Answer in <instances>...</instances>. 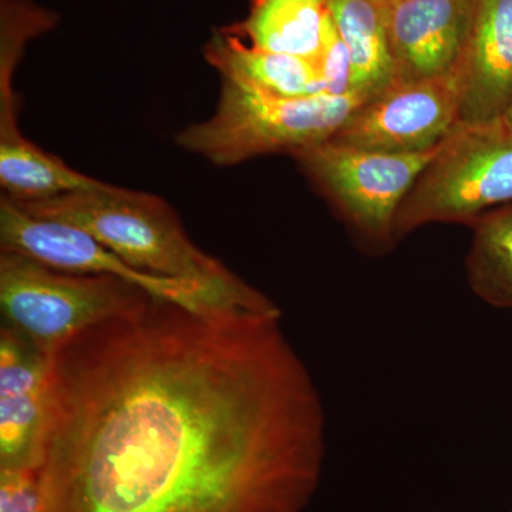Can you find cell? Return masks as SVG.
I'll return each instance as SVG.
<instances>
[{"mask_svg": "<svg viewBox=\"0 0 512 512\" xmlns=\"http://www.w3.org/2000/svg\"><path fill=\"white\" fill-rule=\"evenodd\" d=\"M45 512H305L326 417L281 312L150 296L56 350Z\"/></svg>", "mask_w": 512, "mask_h": 512, "instance_id": "obj_1", "label": "cell"}, {"mask_svg": "<svg viewBox=\"0 0 512 512\" xmlns=\"http://www.w3.org/2000/svg\"><path fill=\"white\" fill-rule=\"evenodd\" d=\"M23 211L72 225L144 274L204 286L256 303L271 301L202 251L170 202L150 192L103 183L50 200L19 204Z\"/></svg>", "mask_w": 512, "mask_h": 512, "instance_id": "obj_2", "label": "cell"}, {"mask_svg": "<svg viewBox=\"0 0 512 512\" xmlns=\"http://www.w3.org/2000/svg\"><path fill=\"white\" fill-rule=\"evenodd\" d=\"M369 101L359 93L281 97L222 82L214 113L178 131L175 144L215 167L319 146Z\"/></svg>", "mask_w": 512, "mask_h": 512, "instance_id": "obj_3", "label": "cell"}, {"mask_svg": "<svg viewBox=\"0 0 512 512\" xmlns=\"http://www.w3.org/2000/svg\"><path fill=\"white\" fill-rule=\"evenodd\" d=\"M150 296L124 279L74 274L0 249L2 323L49 355L83 330L133 311Z\"/></svg>", "mask_w": 512, "mask_h": 512, "instance_id": "obj_4", "label": "cell"}, {"mask_svg": "<svg viewBox=\"0 0 512 512\" xmlns=\"http://www.w3.org/2000/svg\"><path fill=\"white\" fill-rule=\"evenodd\" d=\"M511 202V134L501 120L457 123L400 205L396 238L437 222L471 227Z\"/></svg>", "mask_w": 512, "mask_h": 512, "instance_id": "obj_5", "label": "cell"}, {"mask_svg": "<svg viewBox=\"0 0 512 512\" xmlns=\"http://www.w3.org/2000/svg\"><path fill=\"white\" fill-rule=\"evenodd\" d=\"M437 148L390 154L326 141L292 158L360 244L384 252L396 244L400 205Z\"/></svg>", "mask_w": 512, "mask_h": 512, "instance_id": "obj_6", "label": "cell"}, {"mask_svg": "<svg viewBox=\"0 0 512 512\" xmlns=\"http://www.w3.org/2000/svg\"><path fill=\"white\" fill-rule=\"evenodd\" d=\"M0 249L19 252L74 274L107 275L124 279L156 298L192 309L235 308L266 313L281 311L272 301H245L204 286L144 274L79 228L35 217L5 197L0 200Z\"/></svg>", "mask_w": 512, "mask_h": 512, "instance_id": "obj_7", "label": "cell"}, {"mask_svg": "<svg viewBox=\"0 0 512 512\" xmlns=\"http://www.w3.org/2000/svg\"><path fill=\"white\" fill-rule=\"evenodd\" d=\"M460 86L454 72L393 83L366 101L329 141L390 154L424 153L439 146L458 123Z\"/></svg>", "mask_w": 512, "mask_h": 512, "instance_id": "obj_8", "label": "cell"}, {"mask_svg": "<svg viewBox=\"0 0 512 512\" xmlns=\"http://www.w3.org/2000/svg\"><path fill=\"white\" fill-rule=\"evenodd\" d=\"M52 355L0 329V470H40L52 407Z\"/></svg>", "mask_w": 512, "mask_h": 512, "instance_id": "obj_9", "label": "cell"}, {"mask_svg": "<svg viewBox=\"0 0 512 512\" xmlns=\"http://www.w3.org/2000/svg\"><path fill=\"white\" fill-rule=\"evenodd\" d=\"M394 82L456 70L470 30L473 0H400L384 5Z\"/></svg>", "mask_w": 512, "mask_h": 512, "instance_id": "obj_10", "label": "cell"}, {"mask_svg": "<svg viewBox=\"0 0 512 512\" xmlns=\"http://www.w3.org/2000/svg\"><path fill=\"white\" fill-rule=\"evenodd\" d=\"M456 72L458 123L500 120L512 100V0H473L466 49Z\"/></svg>", "mask_w": 512, "mask_h": 512, "instance_id": "obj_11", "label": "cell"}, {"mask_svg": "<svg viewBox=\"0 0 512 512\" xmlns=\"http://www.w3.org/2000/svg\"><path fill=\"white\" fill-rule=\"evenodd\" d=\"M202 55L222 82L241 89L281 97L325 93L318 63L261 49L227 28L212 32Z\"/></svg>", "mask_w": 512, "mask_h": 512, "instance_id": "obj_12", "label": "cell"}, {"mask_svg": "<svg viewBox=\"0 0 512 512\" xmlns=\"http://www.w3.org/2000/svg\"><path fill=\"white\" fill-rule=\"evenodd\" d=\"M104 181L80 173L47 153L20 127L0 128L2 197L19 204L50 200L70 192L93 190Z\"/></svg>", "mask_w": 512, "mask_h": 512, "instance_id": "obj_13", "label": "cell"}, {"mask_svg": "<svg viewBox=\"0 0 512 512\" xmlns=\"http://www.w3.org/2000/svg\"><path fill=\"white\" fill-rule=\"evenodd\" d=\"M329 18L328 0H251L245 19L227 29L269 52L318 63Z\"/></svg>", "mask_w": 512, "mask_h": 512, "instance_id": "obj_14", "label": "cell"}, {"mask_svg": "<svg viewBox=\"0 0 512 512\" xmlns=\"http://www.w3.org/2000/svg\"><path fill=\"white\" fill-rule=\"evenodd\" d=\"M353 64V92L372 100L394 82L386 8L376 0H328Z\"/></svg>", "mask_w": 512, "mask_h": 512, "instance_id": "obj_15", "label": "cell"}, {"mask_svg": "<svg viewBox=\"0 0 512 512\" xmlns=\"http://www.w3.org/2000/svg\"><path fill=\"white\" fill-rule=\"evenodd\" d=\"M470 228L466 271L471 291L494 308L512 309V202L485 212Z\"/></svg>", "mask_w": 512, "mask_h": 512, "instance_id": "obj_16", "label": "cell"}, {"mask_svg": "<svg viewBox=\"0 0 512 512\" xmlns=\"http://www.w3.org/2000/svg\"><path fill=\"white\" fill-rule=\"evenodd\" d=\"M55 10L35 0H0V77L15 80L26 47L59 25Z\"/></svg>", "mask_w": 512, "mask_h": 512, "instance_id": "obj_17", "label": "cell"}, {"mask_svg": "<svg viewBox=\"0 0 512 512\" xmlns=\"http://www.w3.org/2000/svg\"><path fill=\"white\" fill-rule=\"evenodd\" d=\"M318 63L323 82H325L326 94L346 96V94L355 93L353 92L352 57L333 22L332 15L326 23Z\"/></svg>", "mask_w": 512, "mask_h": 512, "instance_id": "obj_18", "label": "cell"}, {"mask_svg": "<svg viewBox=\"0 0 512 512\" xmlns=\"http://www.w3.org/2000/svg\"><path fill=\"white\" fill-rule=\"evenodd\" d=\"M0 512H45L40 470H0Z\"/></svg>", "mask_w": 512, "mask_h": 512, "instance_id": "obj_19", "label": "cell"}, {"mask_svg": "<svg viewBox=\"0 0 512 512\" xmlns=\"http://www.w3.org/2000/svg\"><path fill=\"white\" fill-rule=\"evenodd\" d=\"M500 120L501 123H503L505 130H507L512 136V100L510 106H508L507 111H505L504 116L501 117Z\"/></svg>", "mask_w": 512, "mask_h": 512, "instance_id": "obj_20", "label": "cell"}, {"mask_svg": "<svg viewBox=\"0 0 512 512\" xmlns=\"http://www.w3.org/2000/svg\"><path fill=\"white\" fill-rule=\"evenodd\" d=\"M376 2L383 3V5H389V3L400 2V0H376Z\"/></svg>", "mask_w": 512, "mask_h": 512, "instance_id": "obj_21", "label": "cell"}, {"mask_svg": "<svg viewBox=\"0 0 512 512\" xmlns=\"http://www.w3.org/2000/svg\"><path fill=\"white\" fill-rule=\"evenodd\" d=\"M511 512H512V508H511Z\"/></svg>", "mask_w": 512, "mask_h": 512, "instance_id": "obj_22", "label": "cell"}]
</instances>
